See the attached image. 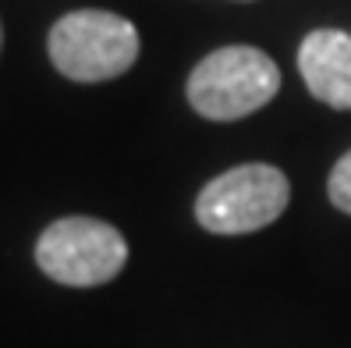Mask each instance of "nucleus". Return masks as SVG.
Listing matches in <instances>:
<instances>
[{
  "instance_id": "nucleus-5",
  "label": "nucleus",
  "mask_w": 351,
  "mask_h": 348,
  "mask_svg": "<svg viewBox=\"0 0 351 348\" xmlns=\"http://www.w3.org/2000/svg\"><path fill=\"white\" fill-rule=\"evenodd\" d=\"M298 71L308 93L326 107L351 111V36L341 29H316L298 47Z\"/></svg>"
},
{
  "instance_id": "nucleus-3",
  "label": "nucleus",
  "mask_w": 351,
  "mask_h": 348,
  "mask_svg": "<svg viewBox=\"0 0 351 348\" xmlns=\"http://www.w3.org/2000/svg\"><path fill=\"white\" fill-rule=\"evenodd\" d=\"M36 263L57 284H68V288H96V284H107L125 270L128 242L107 220L60 217L39 235Z\"/></svg>"
},
{
  "instance_id": "nucleus-6",
  "label": "nucleus",
  "mask_w": 351,
  "mask_h": 348,
  "mask_svg": "<svg viewBox=\"0 0 351 348\" xmlns=\"http://www.w3.org/2000/svg\"><path fill=\"white\" fill-rule=\"evenodd\" d=\"M326 192H330V202L351 217V150L334 163V171H330V181H326Z\"/></svg>"
},
{
  "instance_id": "nucleus-4",
  "label": "nucleus",
  "mask_w": 351,
  "mask_h": 348,
  "mask_svg": "<svg viewBox=\"0 0 351 348\" xmlns=\"http://www.w3.org/2000/svg\"><path fill=\"white\" fill-rule=\"evenodd\" d=\"M291 185L274 163H241L217 174L195 199V220L213 235H249L287 210Z\"/></svg>"
},
{
  "instance_id": "nucleus-7",
  "label": "nucleus",
  "mask_w": 351,
  "mask_h": 348,
  "mask_svg": "<svg viewBox=\"0 0 351 348\" xmlns=\"http://www.w3.org/2000/svg\"><path fill=\"white\" fill-rule=\"evenodd\" d=\"M0 47H4V25H0Z\"/></svg>"
},
{
  "instance_id": "nucleus-2",
  "label": "nucleus",
  "mask_w": 351,
  "mask_h": 348,
  "mask_svg": "<svg viewBox=\"0 0 351 348\" xmlns=\"http://www.w3.org/2000/svg\"><path fill=\"white\" fill-rule=\"evenodd\" d=\"M47 50L53 68L71 82H107L125 75L138 57V32L114 11H71L57 18Z\"/></svg>"
},
{
  "instance_id": "nucleus-1",
  "label": "nucleus",
  "mask_w": 351,
  "mask_h": 348,
  "mask_svg": "<svg viewBox=\"0 0 351 348\" xmlns=\"http://www.w3.org/2000/svg\"><path fill=\"white\" fill-rule=\"evenodd\" d=\"M280 89V68L256 47H220L189 75V104L210 121H238L266 107Z\"/></svg>"
}]
</instances>
